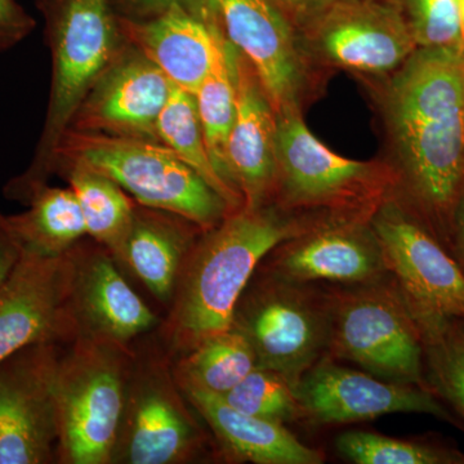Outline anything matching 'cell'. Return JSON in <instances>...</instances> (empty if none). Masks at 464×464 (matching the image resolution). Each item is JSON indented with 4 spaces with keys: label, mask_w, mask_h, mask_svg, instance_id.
I'll use <instances>...</instances> for the list:
<instances>
[{
    "label": "cell",
    "mask_w": 464,
    "mask_h": 464,
    "mask_svg": "<svg viewBox=\"0 0 464 464\" xmlns=\"http://www.w3.org/2000/svg\"><path fill=\"white\" fill-rule=\"evenodd\" d=\"M362 82L381 119L393 199L449 250L464 188V48H417L395 72Z\"/></svg>",
    "instance_id": "1"
},
{
    "label": "cell",
    "mask_w": 464,
    "mask_h": 464,
    "mask_svg": "<svg viewBox=\"0 0 464 464\" xmlns=\"http://www.w3.org/2000/svg\"><path fill=\"white\" fill-rule=\"evenodd\" d=\"M323 218L275 204L234 210L198 237L183 262L166 333L182 355L232 328L235 308L266 256Z\"/></svg>",
    "instance_id": "2"
},
{
    "label": "cell",
    "mask_w": 464,
    "mask_h": 464,
    "mask_svg": "<svg viewBox=\"0 0 464 464\" xmlns=\"http://www.w3.org/2000/svg\"><path fill=\"white\" fill-rule=\"evenodd\" d=\"M44 18L52 74L47 111L32 161L5 188L26 204L56 172V152L88 92L125 45L111 0H35Z\"/></svg>",
    "instance_id": "3"
},
{
    "label": "cell",
    "mask_w": 464,
    "mask_h": 464,
    "mask_svg": "<svg viewBox=\"0 0 464 464\" xmlns=\"http://www.w3.org/2000/svg\"><path fill=\"white\" fill-rule=\"evenodd\" d=\"M396 179L382 159L353 160L324 145L304 112L277 114L276 182L271 204L285 212L332 219L371 221L393 198Z\"/></svg>",
    "instance_id": "4"
},
{
    "label": "cell",
    "mask_w": 464,
    "mask_h": 464,
    "mask_svg": "<svg viewBox=\"0 0 464 464\" xmlns=\"http://www.w3.org/2000/svg\"><path fill=\"white\" fill-rule=\"evenodd\" d=\"M63 163L83 164L105 174L136 203L181 216L203 231L234 212L200 174L161 142L69 130L57 149L56 169Z\"/></svg>",
    "instance_id": "5"
},
{
    "label": "cell",
    "mask_w": 464,
    "mask_h": 464,
    "mask_svg": "<svg viewBox=\"0 0 464 464\" xmlns=\"http://www.w3.org/2000/svg\"><path fill=\"white\" fill-rule=\"evenodd\" d=\"M125 353L110 342L76 337L60 353L54 377L60 462L112 463L130 375Z\"/></svg>",
    "instance_id": "6"
},
{
    "label": "cell",
    "mask_w": 464,
    "mask_h": 464,
    "mask_svg": "<svg viewBox=\"0 0 464 464\" xmlns=\"http://www.w3.org/2000/svg\"><path fill=\"white\" fill-rule=\"evenodd\" d=\"M326 295L328 356L383 381L429 389L420 326L390 274L372 283L333 286Z\"/></svg>",
    "instance_id": "7"
},
{
    "label": "cell",
    "mask_w": 464,
    "mask_h": 464,
    "mask_svg": "<svg viewBox=\"0 0 464 464\" xmlns=\"http://www.w3.org/2000/svg\"><path fill=\"white\" fill-rule=\"evenodd\" d=\"M258 274L237 302L232 326L246 335L259 368L282 374L295 389L328 356V295L313 284L289 282L262 268Z\"/></svg>",
    "instance_id": "8"
},
{
    "label": "cell",
    "mask_w": 464,
    "mask_h": 464,
    "mask_svg": "<svg viewBox=\"0 0 464 464\" xmlns=\"http://www.w3.org/2000/svg\"><path fill=\"white\" fill-rule=\"evenodd\" d=\"M311 65L360 79L398 70L417 50L401 0H334L299 32Z\"/></svg>",
    "instance_id": "9"
},
{
    "label": "cell",
    "mask_w": 464,
    "mask_h": 464,
    "mask_svg": "<svg viewBox=\"0 0 464 464\" xmlns=\"http://www.w3.org/2000/svg\"><path fill=\"white\" fill-rule=\"evenodd\" d=\"M225 38L257 72L277 114L302 111L317 97L323 74L311 65L298 30L268 0H208Z\"/></svg>",
    "instance_id": "10"
},
{
    "label": "cell",
    "mask_w": 464,
    "mask_h": 464,
    "mask_svg": "<svg viewBox=\"0 0 464 464\" xmlns=\"http://www.w3.org/2000/svg\"><path fill=\"white\" fill-rule=\"evenodd\" d=\"M371 224L418 326L464 320V274L447 246L393 198Z\"/></svg>",
    "instance_id": "11"
},
{
    "label": "cell",
    "mask_w": 464,
    "mask_h": 464,
    "mask_svg": "<svg viewBox=\"0 0 464 464\" xmlns=\"http://www.w3.org/2000/svg\"><path fill=\"white\" fill-rule=\"evenodd\" d=\"M57 346L33 344L0 362V464L53 459L58 442Z\"/></svg>",
    "instance_id": "12"
},
{
    "label": "cell",
    "mask_w": 464,
    "mask_h": 464,
    "mask_svg": "<svg viewBox=\"0 0 464 464\" xmlns=\"http://www.w3.org/2000/svg\"><path fill=\"white\" fill-rule=\"evenodd\" d=\"M72 250L56 257L20 252L0 285V362L33 344L78 337L72 310Z\"/></svg>",
    "instance_id": "13"
},
{
    "label": "cell",
    "mask_w": 464,
    "mask_h": 464,
    "mask_svg": "<svg viewBox=\"0 0 464 464\" xmlns=\"http://www.w3.org/2000/svg\"><path fill=\"white\" fill-rule=\"evenodd\" d=\"M295 393L302 420L316 426L365 422L393 413H420L462 427L431 390L344 368L331 356L324 357L307 372Z\"/></svg>",
    "instance_id": "14"
},
{
    "label": "cell",
    "mask_w": 464,
    "mask_h": 464,
    "mask_svg": "<svg viewBox=\"0 0 464 464\" xmlns=\"http://www.w3.org/2000/svg\"><path fill=\"white\" fill-rule=\"evenodd\" d=\"M259 267L301 284L359 285L389 275L371 221L324 219L275 246Z\"/></svg>",
    "instance_id": "15"
},
{
    "label": "cell",
    "mask_w": 464,
    "mask_h": 464,
    "mask_svg": "<svg viewBox=\"0 0 464 464\" xmlns=\"http://www.w3.org/2000/svg\"><path fill=\"white\" fill-rule=\"evenodd\" d=\"M172 88L169 79L127 42L88 92L70 130L160 142L158 121Z\"/></svg>",
    "instance_id": "16"
},
{
    "label": "cell",
    "mask_w": 464,
    "mask_h": 464,
    "mask_svg": "<svg viewBox=\"0 0 464 464\" xmlns=\"http://www.w3.org/2000/svg\"><path fill=\"white\" fill-rule=\"evenodd\" d=\"M174 382L160 365L130 373L112 462L174 464L197 453L200 431Z\"/></svg>",
    "instance_id": "17"
},
{
    "label": "cell",
    "mask_w": 464,
    "mask_h": 464,
    "mask_svg": "<svg viewBox=\"0 0 464 464\" xmlns=\"http://www.w3.org/2000/svg\"><path fill=\"white\" fill-rule=\"evenodd\" d=\"M72 253V310L78 337L128 342L157 324V316L137 295L108 249L76 244Z\"/></svg>",
    "instance_id": "18"
},
{
    "label": "cell",
    "mask_w": 464,
    "mask_h": 464,
    "mask_svg": "<svg viewBox=\"0 0 464 464\" xmlns=\"http://www.w3.org/2000/svg\"><path fill=\"white\" fill-rule=\"evenodd\" d=\"M231 57L237 110L227 143L228 174L244 207L267 206L276 182L277 115L248 58L232 44Z\"/></svg>",
    "instance_id": "19"
},
{
    "label": "cell",
    "mask_w": 464,
    "mask_h": 464,
    "mask_svg": "<svg viewBox=\"0 0 464 464\" xmlns=\"http://www.w3.org/2000/svg\"><path fill=\"white\" fill-rule=\"evenodd\" d=\"M119 25L125 41L148 57L174 87L192 94L209 72L224 35L218 26L181 7L146 20L119 16Z\"/></svg>",
    "instance_id": "20"
},
{
    "label": "cell",
    "mask_w": 464,
    "mask_h": 464,
    "mask_svg": "<svg viewBox=\"0 0 464 464\" xmlns=\"http://www.w3.org/2000/svg\"><path fill=\"white\" fill-rule=\"evenodd\" d=\"M203 230L174 213L136 203L116 261L125 264L159 301H172L183 262Z\"/></svg>",
    "instance_id": "21"
},
{
    "label": "cell",
    "mask_w": 464,
    "mask_h": 464,
    "mask_svg": "<svg viewBox=\"0 0 464 464\" xmlns=\"http://www.w3.org/2000/svg\"><path fill=\"white\" fill-rule=\"evenodd\" d=\"M228 456L256 464H322L325 456L299 441L286 424L262 420L228 405L221 396L183 391Z\"/></svg>",
    "instance_id": "22"
},
{
    "label": "cell",
    "mask_w": 464,
    "mask_h": 464,
    "mask_svg": "<svg viewBox=\"0 0 464 464\" xmlns=\"http://www.w3.org/2000/svg\"><path fill=\"white\" fill-rule=\"evenodd\" d=\"M25 212L5 216L0 227L20 252L56 257L70 252L87 237L83 215L72 188H39L25 204Z\"/></svg>",
    "instance_id": "23"
},
{
    "label": "cell",
    "mask_w": 464,
    "mask_h": 464,
    "mask_svg": "<svg viewBox=\"0 0 464 464\" xmlns=\"http://www.w3.org/2000/svg\"><path fill=\"white\" fill-rule=\"evenodd\" d=\"M56 173L65 177L74 192L88 237L118 259L132 226L136 201L105 174L78 163L58 164Z\"/></svg>",
    "instance_id": "24"
},
{
    "label": "cell",
    "mask_w": 464,
    "mask_h": 464,
    "mask_svg": "<svg viewBox=\"0 0 464 464\" xmlns=\"http://www.w3.org/2000/svg\"><path fill=\"white\" fill-rule=\"evenodd\" d=\"M257 366L255 351L237 328L213 335L185 353L174 369L183 391H204L224 396Z\"/></svg>",
    "instance_id": "25"
},
{
    "label": "cell",
    "mask_w": 464,
    "mask_h": 464,
    "mask_svg": "<svg viewBox=\"0 0 464 464\" xmlns=\"http://www.w3.org/2000/svg\"><path fill=\"white\" fill-rule=\"evenodd\" d=\"M158 137L159 141L200 174L227 201L232 210L244 207L243 197L222 179L210 159L194 94L173 85L169 100L159 118Z\"/></svg>",
    "instance_id": "26"
},
{
    "label": "cell",
    "mask_w": 464,
    "mask_h": 464,
    "mask_svg": "<svg viewBox=\"0 0 464 464\" xmlns=\"http://www.w3.org/2000/svg\"><path fill=\"white\" fill-rule=\"evenodd\" d=\"M194 96L210 159L222 179L237 191L227 169V143L234 124L237 96L231 43L225 35L219 41L209 72Z\"/></svg>",
    "instance_id": "27"
},
{
    "label": "cell",
    "mask_w": 464,
    "mask_h": 464,
    "mask_svg": "<svg viewBox=\"0 0 464 464\" xmlns=\"http://www.w3.org/2000/svg\"><path fill=\"white\" fill-rule=\"evenodd\" d=\"M427 386L464 422V326L462 320L420 326Z\"/></svg>",
    "instance_id": "28"
},
{
    "label": "cell",
    "mask_w": 464,
    "mask_h": 464,
    "mask_svg": "<svg viewBox=\"0 0 464 464\" xmlns=\"http://www.w3.org/2000/svg\"><path fill=\"white\" fill-rule=\"evenodd\" d=\"M338 451L356 464H464V453L439 440H404L368 431L337 439Z\"/></svg>",
    "instance_id": "29"
},
{
    "label": "cell",
    "mask_w": 464,
    "mask_h": 464,
    "mask_svg": "<svg viewBox=\"0 0 464 464\" xmlns=\"http://www.w3.org/2000/svg\"><path fill=\"white\" fill-rule=\"evenodd\" d=\"M221 398L237 411L262 420L283 424L302 420L295 387L271 369L256 366L237 386Z\"/></svg>",
    "instance_id": "30"
},
{
    "label": "cell",
    "mask_w": 464,
    "mask_h": 464,
    "mask_svg": "<svg viewBox=\"0 0 464 464\" xmlns=\"http://www.w3.org/2000/svg\"><path fill=\"white\" fill-rule=\"evenodd\" d=\"M402 9L418 48H464L459 0H404Z\"/></svg>",
    "instance_id": "31"
},
{
    "label": "cell",
    "mask_w": 464,
    "mask_h": 464,
    "mask_svg": "<svg viewBox=\"0 0 464 464\" xmlns=\"http://www.w3.org/2000/svg\"><path fill=\"white\" fill-rule=\"evenodd\" d=\"M111 3L119 16L133 20H146L159 16L168 9L181 7L210 25H217L215 14L208 0H111Z\"/></svg>",
    "instance_id": "32"
},
{
    "label": "cell",
    "mask_w": 464,
    "mask_h": 464,
    "mask_svg": "<svg viewBox=\"0 0 464 464\" xmlns=\"http://www.w3.org/2000/svg\"><path fill=\"white\" fill-rule=\"evenodd\" d=\"M35 27V18L17 0H0V53L25 41Z\"/></svg>",
    "instance_id": "33"
},
{
    "label": "cell",
    "mask_w": 464,
    "mask_h": 464,
    "mask_svg": "<svg viewBox=\"0 0 464 464\" xmlns=\"http://www.w3.org/2000/svg\"><path fill=\"white\" fill-rule=\"evenodd\" d=\"M299 32L310 25L334 0H268Z\"/></svg>",
    "instance_id": "34"
},
{
    "label": "cell",
    "mask_w": 464,
    "mask_h": 464,
    "mask_svg": "<svg viewBox=\"0 0 464 464\" xmlns=\"http://www.w3.org/2000/svg\"><path fill=\"white\" fill-rule=\"evenodd\" d=\"M449 252L456 258L457 264L464 274V188L454 209Z\"/></svg>",
    "instance_id": "35"
},
{
    "label": "cell",
    "mask_w": 464,
    "mask_h": 464,
    "mask_svg": "<svg viewBox=\"0 0 464 464\" xmlns=\"http://www.w3.org/2000/svg\"><path fill=\"white\" fill-rule=\"evenodd\" d=\"M18 257H20V249L8 237L7 232L0 227V285L11 273Z\"/></svg>",
    "instance_id": "36"
},
{
    "label": "cell",
    "mask_w": 464,
    "mask_h": 464,
    "mask_svg": "<svg viewBox=\"0 0 464 464\" xmlns=\"http://www.w3.org/2000/svg\"><path fill=\"white\" fill-rule=\"evenodd\" d=\"M459 2H460V9H462L463 32H464V0H459Z\"/></svg>",
    "instance_id": "37"
},
{
    "label": "cell",
    "mask_w": 464,
    "mask_h": 464,
    "mask_svg": "<svg viewBox=\"0 0 464 464\" xmlns=\"http://www.w3.org/2000/svg\"><path fill=\"white\" fill-rule=\"evenodd\" d=\"M462 324H463V326H464V320H462Z\"/></svg>",
    "instance_id": "38"
}]
</instances>
